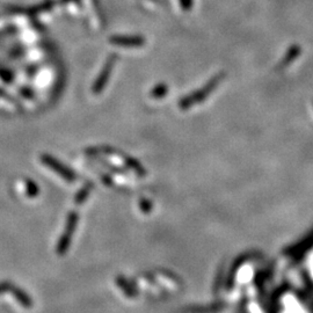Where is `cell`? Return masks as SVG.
Listing matches in <instances>:
<instances>
[{"instance_id": "cell-6", "label": "cell", "mask_w": 313, "mask_h": 313, "mask_svg": "<svg viewBox=\"0 0 313 313\" xmlns=\"http://www.w3.org/2000/svg\"><path fill=\"white\" fill-rule=\"evenodd\" d=\"M78 214L74 213V211H72V213L69 214V216H67V221H66V229H65V233L64 235L66 236H70L72 237V235L75 231V228H77V223H78Z\"/></svg>"}, {"instance_id": "cell-12", "label": "cell", "mask_w": 313, "mask_h": 313, "mask_svg": "<svg viewBox=\"0 0 313 313\" xmlns=\"http://www.w3.org/2000/svg\"><path fill=\"white\" fill-rule=\"evenodd\" d=\"M12 288H13V285L11 284L10 282H2V283H0V295L7 291H11V289Z\"/></svg>"}, {"instance_id": "cell-2", "label": "cell", "mask_w": 313, "mask_h": 313, "mask_svg": "<svg viewBox=\"0 0 313 313\" xmlns=\"http://www.w3.org/2000/svg\"><path fill=\"white\" fill-rule=\"evenodd\" d=\"M218 81H220V77L213 79V80H211L204 88L199 89V90H197V92H195L193 94H190V95H188L187 97H184V99L180 101V108L181 109H188L191 105L201 102L202 100L205 99V96L208 95L211 90L216 87Z\"/></svg>"}, {"instance_id": "cell-3", "label": "cell", "mask_w": 313, "mask_h": 313, "mask_svg": "<svg viewBox=\"0 0 313 313\" xmlns=\"http://www.w3.org/2000/svg\"><path fill=\"white\" fill-rule=\"evenodd\" d=\"M115 60H116L115 56H112V57L108 58L107 62H106L102 71H101L99 77L96 78V80L93 85V92L95 94H99L102 92L105 86L107 85L109 77H111V74L113 72V67H114L115 65Z\"/></svg>"}, {"instance_id": "cell-5", "label": "cell", "mask_w": 313, "mask_h": 313, "mask_svg": "<svg viewBox=\"0 0 313 313\" xmlns=\"http://www.w3.org/2000/svg\"><path fill=\"white\" fill-rule=\"evenodd\" d=\"M11 292L13 293V296L18 299L19 303H20L24 307L29 308V307L33 306L32 298H30V297L24 291V290H21L20 288H15V286H13V288L11 289Z\"/></svg>"}, {"instance_id": "cell-11", "label": "cell", "mask_w": 313, "mask_h": 313, "mask_svg": "<svg viewBox=\"0 0 313 313\" xmlns=\"http://www.w3.org/2000/svg\"><path fill=\"white\" fill-rule=\"evenodd\" d=\"M166 93H167V86L161 84L158 85L157 87H154V89L152 90V96L154 99H160V97L166 95Z\"/></svg>"}, {"instance_id": "cell-4", "label": "cell", "mask_w": 313, "mask_h": 313, "mask_svg": "<svg viewBox=\"0 0 313 313\" xmlns=\"http://www.w3.org/2000/svg\"><path fill=\"white\" fill-rule=\"evenodd\" d=\"M111 43L120 45V47L136 48L142 47L145 43V40L142 36H113L111 39Z\"/></svg>"}, {"instance_id": "cell-8", "label": "cell", "mask_w": 313, "mask_h": 313, "mask_svg": "<svg viewBox=\"0 0 313 313\" xmlns=\"http://www.w3.org/2000/svg\"><path fill=\"white\" fill-rule=\"evenodd\" d=\"M92 187H93V184L88 183V184H86V186L81 188L80 191H79V193L77 194V196H75V203H77V204H82V203L85 202V199L87 198V196L89 194L90 189H92Z\"/></svg>"}, {"instance_id": "cell-1", "label": "cell", "mask_w": 313, "mask_h": 313, "mask_svg": "<svg viewBox=\"0 0 313 313\" xmlns=\"http://www.w3.org/2000/svg\"><path fill=\"white\" fill-rule=\"evenodd\" d=\"M41 160L44 165H47L49 168H51L52 171H55L58 175L65 179L67 182H74L77 179V175L74 174L73 171H71L69 167H66L65 165H63L60 161H58L56 158L49 156V154H42Z\"/></svg>"}, {"instance_id": "cell-13", "label": "cell", "mask_w": 313, "mask_h": 313, "mask_svg": "<svg viewBox=\"0 0 313 313\" xmlns=\"http://www.w3.org/2000/svg\"><path fill=\"white\" fill-rule=\"evenodd\" d=\"M141 208H142L143 213L149 214L150 211H151V203L149 201H146V199H142V201H141Z\"/></svg>"}, {"instance_id": "cell-9", "label": "cell", "mask_w": 313, "mask_h": 313, "mask_svg": "<svg viewBox=\"0 0 313 313\" xmlns=\"http://www.w3.org/2000/svg\"><path fill=\"white\" fill-rule=\"evenodd\" d=\"M116 282H118V285H120L121 288H122L124 293H126L128 297H135L136 296V293L134 292L133 288H131V286L127 283L126 280H124L122 276L116 278Z\"/></svg>"}, {"instance_id": "cell-10", "label": "cell", "mask_w": 313, "mask_h": 313, "mask_svg": "<svg viewBox=\"0 0 313 313\" xmlns=\"http://www.w3.org/2000/svg\"><path fill=\"white\" fill-rule=\"evenodd\" d=\"M26 184H27V194L29 197H34V196L39 195V187L35 182H33L32 180H27L26 181Z\"/></svg>"}, {"instance_id": "cell-7", "label": "cell", "mask_w": 313, "mask_h": 313, "mask_svg": "<svg viewBox=\"0 0 313 313\" xmlns=\"http://www.w3.org/2000/svg\"><path fill=\"white\" fill-rule=\"evenodd\" d=\"M70 244H71V237L70 236H66V235H63L62 237H60V239L58 241V245H57V253L59 255H64L66 253V251L69 250L70 247Z\"/></svg>"}, {"instance_id": "cell-14", "label": "cell", "mask_w": 313, "mask_h": 313, "mask_svg": "<svg viewBox=\"0 0 313 313\" xmlns=\"http://www.w3.org/2000/svg\"><path fill=\"white\" fill-rule=\"evenodd\" d=\"M180 3H181V6H182V9H184V10L190 9L191 0H180Z\"/></svg>"}]
</instances>
